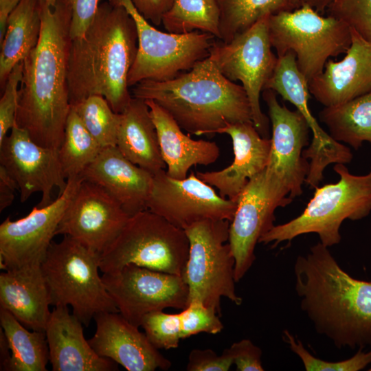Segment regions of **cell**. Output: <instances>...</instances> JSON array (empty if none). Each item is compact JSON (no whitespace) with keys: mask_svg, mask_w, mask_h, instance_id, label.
Instances as JSON below:
<instances>
[{"mask_svg":"<svg viewBox=\"0 0 371 371\" xmlns=\"http://www.w3.org/2000/svg\"><path fill=\"white\" fill-rule=\"evenodd\" d=\"M41 29L36 47L23 60L16 125L40 146L58 150L71 109L67 58L70 0H40Z\"/></svg>","mask_w":371,"mask_h":371,"instance_id":"1","label":"cell"},{"mask_svg":"<svg viewBox=\"0 0 371 371\" xmlns=\"http://www.w3.org/2000/svg\"><path fill=\"white\" fill-rule=\"evenodd\" d=\"M300 308L339 349L371 346V282L346 272L320 242L293 266Z\"/></svg>","mask_w":371,"mask_h":371,"instance_id":"2","label":"cell"},{"mask_svg":"<svg viewBox=\"0 0 371 371\" xmlns=\"http://www.w3.org/2000/svg\"><path fill=\"white\" fill-rule=\"evenodd\" d=\"M137 45L135 23L126 10L109 1L100 4L85 35L70 41L67 58L70 104L98 95L106 100L115 113H122L133 98L128 78Z\"/></svg>","mask_w":371,"mask_h":371,"instance_id":"3","label":"cell"},{"mask_svg":"<svg viewBox=\"0 0 371 371\" xmlns=\"http://www.w3.org/2000/svg\"><path fill=\"white\" fill-rule=\"evenodd\" d=\"M132 94L155 101L182 129L196 135L217 133L230 124L252 122L243 87L225 78L210 55L172 79L139 82Z\"/></svg>","mask_w":371,"mask_h":371,"instance_id":"4","label":"cell"},{"mask_svg":"<svg viewBox=\"0 0 371 371\" xmlns=\"http://www.w3.org/2000/svg\"><path fill=\"white\" fill-rule=\"evenodd\" d=\"M339 176L335 183L317 187L302 213L287 223L273 225L258 243L278 244L310 233L319 236L327 247L341 241L344 221H359L371 212V170L363 175L351 174L344 164H335Z\"/></svg>","mask_w":371,"mask_h":371,"instance_id":"5","label":"cell"},{"mask_svg":"<svg viewBox=\"0 0 371 371\" xmlns=\"http://www.w3.org/2000/svg\"><path fill=\"white\" fill-rule=\"evenodd\" d=\"M41 267L51 305L70 306L86 326L100 313L119 312L99 274L100 254L69 236L52 243Z\"/></svg>","mask_w":371,"mask_h":371,"instance_id":"6","label":"cell"},{"mask_svg":"<svg viewBox=\"0 0 371 371\" xmlns=\"http://www.w3.org/2000/svg\"><path fill=\"white\" fill-rule=\"evenodd\" d=\"M188 253L184 229L145 210L131 216L100 255V269L103 273H112L133 264L181 276Z\"/></svg>","mask_w":371,"mask_h":371,"instance_id":"7","label":"cell"},{"mask_svg":"<svg viewBox=\"0 0 371 371\" xmlns=\"http://www.w3.org/2000/svg\"><path fill=\"white\" fill-rule=\"evenodd\" d=\"M230 221L207 219L193 223L184 231L189 253L182 278L188 288V305L198 302L220 316L221 300L225 297L237 306L235 258L228 242Z\"/></svg>","mask_w":371,"mask_h":371,"instance_id":"8","label":"cell"},{"mask_svg":"<svg viewBox=\"0 0 371 371\" xmlns=\"http://www.w3.org/2000/svg\"><path fill=\"white\" fill-rule=\"evenodd\" d=\"M268 30L278 57L293 52L308 82L323 71L330 58L346 53L352 41L346 23L324 16L307 4L270 15Z\"/></svg>","mask_w":371,"mask_h":371,"instance_id":"9","label":"cell"},{"mask_svg":"<svg viewBox=\"0 0 371 371\" xmlns=\"http://www.w3.org/2000/svg\"><path fill=\"white\" fill-rule=\"evenodd\" d=\"M109 1L123 6L132 16L137 29V52L128 74L129 87L144 80L172 79L209 56L214 43L213 35L199 31L164 32L149 23L132 0Z\"/></svg>","mask_w":371,"mask_h":371,"instance_id":"10","label":"cell"},{"mask_svg":"<svg viewBox=\"0 0 371 371\" xmlns=\"http://www.w3.org/2000/svg\"><path fill=\"white\" fill-rule=\"evenodd\" d=\"M269 16H264L229 42H214L210 53L225 78L242 82L249 99L252 122L260 135L266 138L269 119L261 110L260 97L278 61L269 35Z\"/></svg>","mask_w":371,"mask_h":371,"instance_id":"11","label":"cell"},{"mask_svg":"<svg viewBox=\"0 0 371 371\" xmlns=\"http://www.w3.org/2000/svg\"><path fill=\"white\" fill-rule=\"evenodd\" d=\"M292 200L266 169L251 178L243 190L230 222L228 240L235 258L236 282L252 266L260 237L274 225L276 210L286 206Z\"/></svg>","mask_w":371,"mask_h":371,"instance_id":"12","label":"cell"},{"mask_svg":"<svg viewBox=\"0 0 371 371\" xmlns=\"http://www.w3.org/2000/svg\"><path fill=\"white\" fill-rule=\"evenodd\" d=\"M102 278L119 313L138 327L150 312L188 306V288L181 276L130 264Z\"/></svg>","mask_w":371,"mask_h":371,"instance_id":"13","label":"cell"},{"mask_svg":"<svg viewBox=\"0 0 371 371\" xmlns=\"http://www.w3.org/2000/svg\"><path fill=\"white\" fill-rule=\"evenodd\" d=\"M82 181L67 180L63 193L47 205L34 207L21 218L8 216L0 225V268L3 271L38 266L45 258L58 226Z\"/></svg>","mask_w":371,"mask_h":371,"instance_id":"14","label":"cell"},{"mask_svg":"<svg viewBox=\"0 0 371 371\" xmlns=\"http://www.w3.org/2000/svg\"><path fill=\"white\" fill-rule=\"evenodd\" d=\"M236 207L237 201L221 197L193 172L180 180L165 170L153 175L147 202V210L183 229L207 219L231 222Z\"/></svg>","mask_w":371,"mask_h":371,"instance_id":"15","label":"cell"},{"mask_svg":"<svg viewBox=\"0 0 371 371\" xmlns=\"http://www.w3.org/2000/svg\"><path fill=\"white\" fill-rule=\"evenodd\" d=\"M264 89H271L293 104L313 132L312 142L303 151L304 157L310 159L305 183L311 188L319 186L328 165L348 164L352 161L350 149L328 134L311 113L308 106V82L300 71L293 52L278 57L274 71Z\"/></svg>","mask_w":371,"mask_h":371,"instance_id":"16","label":"cell"},{"mask_svg":"<svg viewBox=\"0 0 371 371\" xmlns=\"http://www.w3.org/2000/svg\"><path fill=\"white\" fill-rule=\"evenodd\" d=\"M0 165L16 181L21 203L38 192L41 199L37 206L45 207L52 201L54 188L60 194L67 185L58 150L36 144L16 124L0 143Z\"/></svg>","mask_w":371,"mask_h":371,"instance_id":"17","label":"cell"},{"mask_svg":"<svg viewBox=\"0 0 371 371\" xmlns=\"http://www.w3.org/2000/svg\"><path fill=\"white\" fill-rule=\"evenodd\" d=\"M263 91L272 133L265 169L293 199L302 194L309 171V162L304 157L303 151L309 144L310 128L297 110L291 111L278 102L274 91Z\"/></svg>","mask_w":371,"mask_h":371,"instance_id":"18","label":"cell"},{"mask_svg":"<svg viewBox=\"0 0 371 371\" xmlns=\"http://www.w3.org/2000/svg\"><path fill=\"white\" fill-rule=\"evenodd\" d=\"M130 216L104 188L82 179L56 235L69 236L100 255L118 236Z\"/></svg>","mask_w":371,"mask_h":371,"instance_id":"19","label":"cell"},{"mask_svg":"<svg viewBox=\"0 0 371 371\" xmlns=\"http://www.w3.org/2000/svg\"><path fill=\"white\" fill-rule=\"evenodd\" d=\"M94 319L95 332L88 341L100 357L113 360L128 371L167 370L171 367V361L146 335L119 312L100 313Z\"/></svg>","mask_w":371,"mask_h":371,"instance_id":"20","label":"cell"},{"mask_svg":"<svg viewBox=\"0 0 371 371\" xmlns=\"http://www.w3.org/2000/svg\"><path fill=\"white\" fill-rule=\"evenodd\" d=\"M217 133L230 136L234 155L233 162L223 170L196 172V175L216 187L221 197L237 201L249 181L266 168L271 139L262 137L252 122L227 124Z\"/></svg>","mask_w":371,"mask_h":371,"instance_id":"21","label":"cell"},{"mask_svg":"<svg viewBox=\"0 0 371 371\" xmlns=\"http://www.w3.org/2000/svg\"><path fill=\"white\" fill-rule=\"evenodd\" d=\"M352 41L339 61L329 59L323 71L308 82L310 93L333 106L371 91V43L351 29Z\"/></svg>","mask_w":371,"mask_h":371,"instance_id":"22","label":"cell"},{"mask_svg":"<svg viewBox=\"0 0 371 371\" xmlns=\"http://www.w3.org/2000/svg\"><path fill=\"white\" fill-rule=\"evenodd\" d=\"M80 177L104 188L129 216L147 210L153 175L132 163L117 146L102 148Z\"/></svg>","mask_w":371,"mask_h":371,"instance_id":"23","label":"cell"},{"mask_svg":"<svg viewBox=\"0 0 371 371\" xmlns=\"http://www.w3.org/2000/svg\"><path fill=\"white\" fill-rule=\"evenodd\" d=\"M53 371H114L117 363L100 357L85 339L82 323L68 306H56L45 328Z\"/></svg>","mask_w":371,"mask_h":371,"instance_id":"24","label":"cell"},{"mask_svg":"<svg viewBox=\"0 0 371 371\" xmlns=\"http://www.w3.org/2000/svg\"><path fill=\"white\" fill-rule=\"evenodd\" d=\"M48 289L38 266L3 271L0 274V307L32 330L45 331L51 311Z\"/></svg>","mask_w":371,"mask_h":371,"instance_id":"25","label":"cell"},{"mask_svg":"<svg viewBox=\"0 0 371 371\" xmlns=\"http://www.w3.org/2000/svg\"><path fill=\"white\" fill-rule=\"evenodd\" d=\"M157 133L161 155L167 174L184 179L193 166H208L219 157L220 149L214 142L195 140L183 133L177 122L152 100H144Z\"/></svg>","mask_w":371,"mask_h":371,"instance_id":"26","label":"cell"},{"mask_svg":"<svg viewBox=\"0 0 371 371\" xmlns=\"http://www.w3.org/2000/svg\"><path fill=\"white\" fill-rule=\"evenodd\" d=\"M116 146L132 163L153 175L166 168L156 128L144 100L133 97L120 113Z\"/></svg>","mask_w":371,"mask_h":371,"instance_id":"27","label":"cell"},{"mask_svg":"<svg viewBox=\"0 0 371 371\" xmlns=\"http://www.w3.org/2000/svg\"><path fill=\"white\" fill-rule=\"evenodd\" d=\"M40 0H21L9 14L1 43L0 82L5 85L14 67L37 45L41 34Z\"/></svg>","mask_w":371,"mask_h":371,"instance_id":"28","label":"cell"},{"mask_svg":"<svg viewBox=\"0 0 371 371\" xmlns=\"http://www.w3.org/2000/svg\"><path fill=\"white\" fill-rule=\"evenodd\" d=\"M319 119L336 141L355 150L371 144V91L348 102L324 107Z\"/></svg>","mask_w":371,"mask_h":371,"instance_id":"29","label":"cell"},{"mask_svg":"<svg viewBox=\"0 0 371 371\" xmlns=\"http://www.w3.org/2000/svg\"><path fill=\"white\" fill-rule=\"evenodd\" d=\"M0 324L11 353L7 371L47 370L49 352L45 332L27 330L2 307H0Z\"/></svg>","mask_w":371,"mask_h":371,"instance_id":"30","label":"cell"},{"mask_svg":"<svg viewBox=\"0 0 371 371\" xmlns=\"http://www.w3.org/2000/svg\"><path fill=\"white\" fill-rule=\"evenodd\" d=\"M220 40L229 42L260 19L295 8L293 0H218Z\"/></svg>","mask_w":371,"mask_h":371,"instance_id":"31","label":"cell"},{"mask_svg":"<svg viewBox=\"0 0 371 371\" xmlns=\"http://www.w3.org/2000/svg\"><path fill=\"white\" fill-rule=\"evenodd\" d=\"M102 149L71 106L64 137L58 150L62 170L67 180L80 177Z\"/></svg>","mask_w":371,"mask_h":371,"instance_id":"32","label":"cell"},{"mask_svg":"<svg viewBox=\"0 0 371 371\" xmlns=\"http://www.w3.org/2000/svg\"><path fill=\"white\" fill-rule=\"evenodd\" d=\"M220 16L218 0H174L161 23L170 33L199 31L220 38Z\"/></svg>","mask_w":371,"mask_h":371,"instance_id":"33","label":"cell"},{"mask_svg":"<svg viewBox=\"0 0 371 371\" xmlns=\"http://www.w3.org/2000/svg\"><path fill=\"white\" fill-rule=\"evenodd\" d=\"M71 106L102 148L116 146L120 113L113 111L104 97L91 95Z\"/></svg>","mask_w":371,"mask_h":371,"instance_id":"34","label":"cell"},{"mask_svg":"<svg viewBox=\"0 0 371 371\" xmlns=\"http://www.w3.org/2000/svg\"><path fill=\"white\" fill-rule=\"evenodd\" d=\"M283 338L290 349L302 360L307 371H359L371 364V350L364 352L363 348H359L352 357L347 359L327 361L311 355L302 341L289 330H284Z\"/></svg>","mask_w":371,"mask_h":371,"instance_id":"35","label":"cell"},{"mask_svg":"<svg viewBox=\"0 0 371 371\" xmlns=\"http://www.w3.org/2000/svg\"><path fill=\"white\" fill-rule=\"evenodd\" d=\"M140 326L144 328L150 343L157 349L176 348L182 339L179 313L150 312L143 317Z\"/></svg>","mask_w":371,"mask_h":371,"instance_id":"36","label":"cell"},{"mask_svg":"<svg viewBox=\"0 0 371 371\" xmlns=\"http://www.w3.org/2000/svg\"><path fill=\"white\" fill-rule=\"evenodd\" d=\"M326 11L371 43V0H333Z\"/></svg>","mask_w":371,"mask_h":371,"instance_id":"37","label":"cell"},{"mask_svg":"<svg viewBox=\"0 0 371 371\" xmlns=\"http://www.w3.org/2000/svg\"><path fill=\"white\" fill-rule=\"evenodd\" d=\"M179 313L182 339L200 333L215 335L223 329L218 313L201 303H190Z\"/></svg>","mask_w":371,"mask_h":371,"instance_id":"38","label":"cell"},{"mask_svg":"<svg viewBox=\"0 0 371 371\" xmlns=\"http://www.w3.org/2000/svg\"><path fill=\"white\" fill-rule=\"evenodd\" d=\"M23 74V61L16 65L9 74L0 100V143L16 124L19 89Z\"/></svg>","mask_w":371,"mask_h":371,"instance_id":"39","label":"cell"},{"mask_svg":"<svg viewBox=\"0 0 371 371\" xmlns=\"http://www.w3.org/2000/svg\"><path fill=\"white\" fill-rule=\"evenodd\" d=\"M234 364L226 349L218 355L211 349H194L188 357V371H227Z\"/></svg>","mask_w":371,"mask_h":371,"instance_id":"40","label":"cell"},{"mask_svg":"<svg viewBox=\"0 0 371 371\" xmlns=\"http://www.w3.org/2000/svg\"><path fill=\"white\" fill-rule=\"evenodd\" d=\"M71 16L69 27L71 40L82 38L93 21L100 0H70Z\"/></svg>","mask_w":371,"mask_h":371,"instance_id":"41","label":"cell"},{"mask_svg":"<svg viewBox=\"0 0 371 371\" xmlns=\"http://www.w3.org/2000/svg\"><path fill=\"white\" fill-rule=\"evenodd\" d=\"M226 350L233 359L238 371H263L260 348L249 339L233 343Z\"/></svg>","mask_w":371,"mask_h":371,"instance_id":"42","label":"cell"},{"mask_svg":"<svg viewBox=\"0 0 371 371\" xmlns=\"http://www.w3.org/2000/svg\"><path fill=\"white\" fill-rule=\"evenodd\" d=\"M174 0H132L138 12L155 25L161 23L164 15L170 9Z\"/></svg>","mask_w":371,"mask_h":371,"instance_id":"43","label":"cell"},{"mask_svg":"<svg viewBox=\"0 0 371 371\" xmlns=\"http://www.w3.org/2000/svg\"><path fill=\"white\" fill-rule=\"evenodd\" d=\"M16 190L19 188L16 181L0 165V212L11 205Z\"/></svg>","mask_w":371,"mask_h":371,"instance_id":"44","label":"cell"},{"mask_svg":"<svg viewBox=\"0 0 371 371\" xmlns=\"http://www.w3.org/2000/svg\"><path fill=\"white\" fill-rule=\"evenodd\" d=\"M20 1L0 0V42L2 41L5 34L8 17Z\"/></svg>","mask_w":371,"mask_h":371,"instance_id":"45","label":"cell"},{"mask_svg":"<svg viewBox=\"0 0 371 371\" xmlns=\"http://www.w3.org/2000/svg\"><path fill=\"white\" fill-rule=\"evenodd\" d=\"M8 339L2 328L0 329V370L7 371L8 365L11 357Z\"/></svg>","mask_w":371,"mask_h":371,"instance_id":"46","label":"cell"},{"mask_svg":"<svg viewBox=\"0 0 371 371\" xmlns=\"http://www.w3.org/2000/svg\"><path fill=\"white\" fill-rule=\"evenodd\" d=\"M333 0H300L301 5L307 4L317 12H323Z\"/></svg>","mask_w":371,"mask_h":371,"instance_id":"47","label":"cell"},{"mask_svg":"<svg viewBox=\"0 0 371 371\" xmlns=\"http://www.w3.org/2000/svg\"><path fill=\"white\" fill-rule=\"evenodd\" d=\"M293 5L295 8H297L301 6L300 0H293Z\"/></svg>","mask_w":371,"mask_h":371,"instance_id":"48","label":"cell"},{"mask_svg":"<svg viewBox=\"0 0 371 371\" xmlns=\"http://www.w3.org/2000/svg\"><path fill=\"white\" fill-rule=\"evenodd\" d=\"M41 1H46L47 3H49L52 5L55 4L56 2L58 1V0H41Z\"/></svg>","mask_w":371,"mask_h":371,"instance_id":"49","label":"cell"},{"mask_svg":"<svg viewBox=\"0 0 371 371\" xmlns=\"http://www.w3.org/2000/svg\"><path fill=\"white\" fill-rule=\"evenodd\" d=\"M369 371H371V368L368 370Z\"/></svg>","mask_w":371,"mask_h":371,"instance_id":"50","label":"cell"}]
</instances>
